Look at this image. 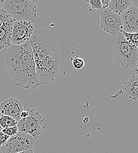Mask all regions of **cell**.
<instances>
[{
  "label": "cell",
  "mask_w": 138,
  "mask_h": 153,
  "mask_svg": "<svg viewBox=\"0 0 138 153\" xmlns=\"http://www.w3.org/2000/svg\"><path fill=\"white\" fill-rule=\"evenodd\" d=\"M29 115L27 118H21L18 122V132L31 135L35 141L41 133L42 124L45 120L41 113L33 108H28Z\"/></svg>",
  "instance_id": "5"
},
{
  "label": "cell",
  "mask_w": 138,
  "mask_h": 153,
  "mask_svg": "<svg viewBox=\"0 0 138 153\" xmlns=\"http://www.w3.org/2000/svg\"><path fill=\"white\" fill-rule=\"evenodd\" d=\"M23 110L22 102L14 98H7L0 104L1 114L10 116L18 121L21 119L20 114Z\"/></svg>",
  "instance_id": "10"
},
{
  "label": "cell",
  "mask_w": 138,
  "mask_h": 153,
  "mask_svg": "<svg viewBox=\"0 0 138 153\" xmlns=\"http://www.w3.org/2000/svg\"><path fill=\"white\" fill-rule=\"evenodd\" d=\"M2 129H3V128H2V127H1V125H0V132H1V131H2Z\"/></svg>",
  "instance_id": "25"
},
{
  "label": "cell",
  "mask_w": 138,
  "mask_h": 153,
  "mask_svg": "<svg viewBox=\"0 0 138 153\" xmlns=\"http://www.w3.org/2000/svg\"><path fill=\"white\" fill-rule=\"evenodd\" d=\"M110 0H101L100 2L102 4V8L104 9V10H108V7Z\"/></svg>",
  "instance_id": "21"
},
{
  "label": "cell",
  "mask_w": 138,
  "mask_h": 153,
  "mask_svg": "<svg viewBox=\"0 0 138 153\" xmlns=\"http://www.w3.org/2000/svg\"><path fill=\"white\" fill-rule=\"evenodd\" d=\"M100 26L106 33L116 36L123 29V22L120 15L109 10H103L100 16Z\"/></svg>",
  "instance_id": "8"
},
{
  "label": "cell",
  "mask_w": 138,
  "mask_h": 153,
  "mask_svg": "<svg viewBox=\"0 0 138 153\" xmlns=\"http://www.w3.org/2000/svg\"><path fill=\"white\" fill-rule=\"evenodd\" d=\"M5 65L15 85L30 89L41 85L36 74L32 51L28 42L10 46L5 54Z\"/></svg>",
  "instance_id": "2"
},
{
  "label": "cell",
  "mask_w": 138,
  "mask_h": 153,
  "mask_svg": "<svg viewBox=\"0 0 138 153\" xmlns=\"http://www.w3.org/2000/svg\"><path fill=\"white\" fill-rule=\"evenodd\" d=\"M29 115V111H28V109L26 108L25 110H23L21 113L20 114V118H27Z\"/></svg>",
  "instance_id": "22"
},
{
  "label": "cell",
  "mask_w": 138,
  "mask_h": 153,
  "mask_svg": "<svg viewBox=\"0 0 138 153\" xmlns=\"http://www.w3.org/2000/svg\"><path fill=\"white\" fill-rule=\"evenodd\" d=\"M120 16L123 22L122 31L129 33H138V0H134Z\"/></svg>",
  "instance_id": "9"
},
{
  "label": "cell",
  "mask_w": 138,
  "mask_h": 153,
  "mask_svg": "<svg viewBox=\"0 0 138 153\" xmlns=\"http://www.w3.org/2000/svg\"><path fill=\"white\" fill-rule=\"evenodd\" d=\"M121 33L125 40L129 44L136 48H138V33H129L123 31H122Z\"/></svg>",
  "instance_id": "16"
},
{
  "label": "cell",
  "mask_w": 138,
  "mask_h": 153,
  "mask_svg": "<svg viewBox=\"0 0 138 153\" xmlns=\"http://www.w3.org/2000/svg\"><path fill=\"white\" fill-rule=\"evenodd\" d=\"M109 48L115 62L119 66L131 69L138 66V48L129 44L122 33L112 38Z\"/></svg>",
  "instance_id": "3"
},
{
  "label": "cell",
  "mask_w": 138,
  "mask_h": 153,
  "mask_svg": "<svg viewBox=\"0 0 138 153\" xmlns=\"http://www.w3.org/2000/svg\"><path fill=\"white\" fill-rule=\"evenodd\" d=\"M35 140L30 135L18 132L10 137L8 141L1 147L2 153H18L32 150Z\"/></svg>",
  "instance_id": "6"
},
{
  "label": "cell",
  "mask_w": 138,
  "mask_h": 153,
  "mask_svg": "<svg viewBox=\"0 0 138 153\" xmlns=\"http://www.w3.org/2000/svg\"><path fill=\"white\" fill-rule=\"evenodd\" d=\"M72 66L75 69H81L85 65V61L82 58L79 57H75L71 59Z\"/></svg>",
  "instance_id": "17"
},
{
  "label": "cell",
  "mask_w": 138,
  "mask_h": 153,
  "mask_svg": "<svg viewBox=\"0 0 138 153\" xmlns=\"http://www.w3.org/2000/svg\"><path fill=\"white\" fill-rule=\"evenodd\" d=\"M18 122V121L10 116L1 114L0 117V125L2 128L17 126Z\"/></svg>",
  "instance_id": "14"
},
{
  "label": "cell",
  "mask_w": 138,
  "mask_h": 153,
  "mask_svg": "<svg viewBox=\"0 0 138 153\" xmlns=\"http://www.w3.org/2000/svg\"><path fill=\"white\" fill-rule=\"evenodd\" d=\"M12 27L13 25H10L0 28V51L4 48H8L12 45Z\"/></svg>",
  "instance_id": "13"
},
{
  "label": "cell",
  "mask_w": 138,
  "mask_h": 153,
  "mask_svg": "<svg viewBox=\"0 0 138 153\" xmlns=\"http://www.w3.org/2000/svg\"><path fill=\"white\" fill-rule=\"evenodd\" d=\"M133 0H110L108 10L121 15L132 3Z\"/></svg>",
  "instance_id": "12"
},
{
  "label": "cell",
  "mask_w": 138,
  "mask_h": 153,
  "mask_svg": "<svg viewBox=\"0 0 138 153\" xmlns=\"http://www.w3.org/2000/svg\"><path fill=\"white\" fill-rule=\"evenodd\" d=\"M2 132L10 137L17 134L18 133V129L17 126L8 127V128H3L2 130Z\"/></svg>",
  "instance_id": "18"
},
{
  "label": "cell",
  "mask_w": 138,
  "mask_h": 153,
  "mask_svg": "<svg viewBox=\"0 0 138 153\" xmlns=\"http://www.w3.org/2000/svg\"><path fill=\"white\" fill-rule=\"evenodd\" d=\"M125 95L129 100L138 101V74L132 73L123 84Z\"/></svg>",
  "instance_id": "11"
},
{
  "label": "cell",
  "mask_w": 138,
  "mask_h": 153,
  "mask_svg": "<svg viewBox=\"0 0 138 153\" xmlns=\"http://www.w3.org/2000/svg\"><path fill=\"white\" fill-rule=\"evenodd\" d=\"M41 84H47L59 76L68 54L66 39L59 33L44 29L35 30L28 41Z\"/></svg>",
  "instance_id": "1"
},
{
  "label": "cell",
  "mask_w": 138,
  "mask_h": 153,
  "mask_svg": "<svg viewBox=\"0 0 138 153\" xmlns=\"http://www.w3.org/2000/svg\"><path fill=\"white\" fill-rule=\"evenodd\" d=\"M34 153V152L32 150H28V151H25V152H21V153Z\"/></svg>",
  "instance_id": "23"
},
{
  "label": "cell",
  "mask_w": 138,
  "mask_h": 153,
  "mask_svg": "<svg viewBox=\"0 0 138 153\" xmlns=\"http://www.w3.org/2000/svg\"><path fill=\"white\" fill-rule=\"evenodd\" d=\"M10 138V137L4 134L2 131L0 132V147L2 146Z\"/></svg>",
  "instance_id": "20"
},
{
  "label": "cell",
  "mask_w": 138,
  "mask_h": 153,
  "mask_svg": "<svg viewBox=\"0 0 138 153\" xmlns=\"http://www.w3.org/2000/svg\"><path fill=\"white\" fill-rule=\"evenodd\" d=\"M87 2L89 3L91 8L93 10H100L102 8L100 0H90L88 1Z\"/></svg>",
  "instance_id": "19"
},
{
  "label": "cell",
  "mask_w": 138,
  "mask_h": 153,
  "mask_svg": "<svg viewBox=\"0 0 138 153\" xmlns=\"http://www.w3.org/2000/svg\"><path fill=\"white\" fill-rule=\"evenodd\" d=\"M35 1L4 0L1 9L15 21L33 22L37 16Z\"/></svg>",
  "instance_id": "4"
},
{
  "label": "cell",
  "mask_w": 138,
  "mask_h": 153,
  "mask_svg": "<svg viewBox=\"0 0 138 153\" xmlns=\"http://www.w3.org/2000/svg\"><path fill=\"white\" fill-rule=\"evenodd\" d=\"M3 2H4V0H0V8H2V4H3Z\"/></svg>",
  "instance_id": "24"
},
{
  "label": "cell",
  "mask_w": 138,
  "mask_h": 153,
  "mask_svg": "<svg viewBox=\"0 0 138 153\" xmlns=\"http://www.w3.org/2000/svg\"><path fill=\"white\" fill-rule=\"evenodd\" d=\"M34 31L33 22L15 21L11 31L12 45H21L28 42Z\"/></svg>",
  "instance_id": "7"
},
{
  "label": "cell",
  "mask_w": 138,
  "mask_h": 153,
  "mask_svg": "<svg viewBox=\"0 0 138 153\" xmlns=\"http://www.w3.org/2000/svg\"><path fill=\"white\" fill-rule=\"evenodd\" d=\"M14 21L15 20L11 18L10 16L0 8V28L4 27L13 25Z\"/></svg>",
  "instance_id": "15"
}]
</instances>
